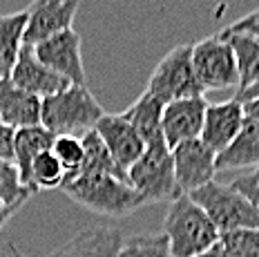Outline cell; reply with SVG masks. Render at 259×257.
<instances>
[{"label":"cell","mask_w":259,"mask_h":257,"mask_svg":"<svg viewBox=\"0 0 259 257\" xmlns=\"http://www.w3.org/2000/svg\"><path fill=\"white\" fill-rule=\"evenodd\" d=\"M42 101L16 88L9 78H0V123L12 130L40 125Z\"/></svg>","instance_id":"9a60e30c"},{"label":"cell","mask_w":259,"mask_h":257,"mask_svg":"<svg viewBox=\"0 0 259 257\" xmlns=\"http://www.w3.org/2000/svg\"><path fill=\"white\" fill-rule=\"evenodd\" d=\"M80 143H83V163H80L76 173H105L121 181H127V175L118 168V163L112 159V154L107 152V148L103 146V141H101L94 130L80 137Z\"/></svg>","instance_id":"7402d4cb"},{"label":"cell","mask_w":259,"mask_h":257,"mask_svg":"<svg viewBox=\"0 0 259 257\" xmlns=\"http://www.w3.org/2000/svg\"><path fill=\"white\" fill-rule=\"evenodd\" d=\"M27 9L16 14H0V78H9L20 50L25 45Z\"/></svg>","instance_id":"44dd1931"},{"label":"cell","mask_w":259,"mask_h":257,"mask_svg":"<svg viewBox=\"0 0 259 257\" xmlns=\"http://www.w3.org/2000/svg\"><path fill=\"white\" fill-rule=\"evenodd\" d=\"M208 101L203 96H192V99L172 101L163 105V116H161V135L170 150L183 141L199 139L203 127V114H206Z\"/></svg>","instance_id":"8fae6325"},{"label":"cell","mask_w":259,"mask_h":257,"mask_svg":"<svg viewBox=\"0 0 259 257\" xmlns=\"http://www.w3.org/2000/svg\"><path fill=\"white\" fill-rule=\"evenodd\" d=\"M161 116H163V103L159 99H154L150 92H143L125 112H121V119L141 137L145 146L156 141V139H163V135H161Z\"/></svg>","instance_id":"d6986e66"},{"label":"cell","mask_w":259,"mask_h":257,"mask_svg":"<svg viewBox=\"0 0 259 257\" xmlns=\"http://www.w3.org/2000/svg\"><path fill=\"white\" fill-rule=\"evenodd\" d=\"M9 253H12V257H27L25 253H20V250L16 248V246H9Z\"/></svg>","instance_id":"e575fe53"},{"label":"cell","mask_w":259,"mask_h":257,"mask_svg":"<svg viewBox=\"0 0 259 257\" xmlns=\"http://www.w3.org/2000/svg\"><path fill=\"white\" fill-rule=\"evenodd\" d=\"M65 170L61 161L54 157L52 150L38 154L31 163V170H29V188H31V195L38 190H54V188H61L63 186V179H65Z\"/></svg>","instance_id":"603a6c76"},{"label":"cell","mask_w":259,"mask_h":257,"mask_svg":"<svg viewBox=\"0 0 259 257\" xmlns=\"http://www.w3.org/2000/svg\"><path fill=\"white\" fill-rule=\"evenodd\" d=\"M9 81H12L16 88L25 90L27 94L38 96L40 101L50 99V96L69 88V81H65L63 76H58L56 72H52L50 67H45L38 58H36L31 45H23L18 58H16L12 74H9Z\"/></svg>","instance_id":"7c38bea8"},{"label":"cell","mask_w":259,"mask_h":257,"mask_svg":"<svg viewBox=\"0 0 259 257\" xmlns=\"http://www.w3.org/2000/svg\"><path fill=\"white\" fill-rule=\"evenodd\" d=\"M170 152L172 165H175V181L181 195H190L197 188L214 181V175H217L214 159H217V154L201 139L183 141L172 148Z\"/></svg>","instance_id":"ba28073f"},{"label":"cell","mask_w":259,"mask_h":257,"mask_svg":"<svg viewBox=\"0 0 259 257\" xmlns=\"http://www.w3.org/2000/svg\"><path fill=\"white\" fill-rule=\"evenodd\" d=\"M192 69L199 85L206 90H226L239 85L235 54L228 40L219 34L192 42Z\"/></svg>","instance_id":"52a82bcc"},{"label":"cell","mask_w":259,"mask_h":257,"mask_svg":"<svg viewBox=\"0 0 259 257\" xmlns=\"http://www.w3.org/2000/svg\"><path fill=\"white\" fill-rule=\"evenodd\" d=\"M188 197L206 212L214 228L219 230V235L239 228L259 230V210L228 184L210 181Z\"/></svg>","instance_id":"5b68a950"},{"label":"cell","mask_w":259,"mask_h":257,"mask_svg":"<svg viewBox=\"0 0 259 257\" xmlns=\"http://www.w3.org/2000/svg\"><path fill=\"white\" fill-rule=\"evenodd\" d=\"M14 208H9V206H5V203L3 201H0V230H3V226H5V224H7L9 222V217H12L14 215Z\"/></svg>","instance_id":"d6a6232c"},{"label":"cell","mask_w":259,"mask_h":257,"mask_svg":"<svg viewBox=\"0 0 259 257\" xmlns=\"http://www.w3.org/2000/svg\"><path fill=\"white\" fill-rule=\"evenodd\" d=\"M257 170H259V165H257Z\"/></svg>","instance_id":"d590c367"},{"label":"cell","mask_w":259,"mask_h":257,"mask_svg":"<svg viewBox=\"0 0 259 257\" xmlns=\"http://www.w3.org/2000/svg\"><path fill=\"white\" fill-rule=\"evenodd\" d=\"M105 112L88 85H69L67 90L42 99L40 125L54 137H83L94 130Z\"/></svg>","instance_id":"3957f363"},{"label":"cell","mask_w":259,"mask_h":257,"mask_svg":"<svg viewBox=\"0 0 259 257\" xmlns=\"http://www.w3.org/2000/svg\"><path fill=\"white\" fill-rule=\"evenodd\" d=\"M161 103L203 96V88L199 85L192 69V45H177L159 61V65L150 74L148 90Z\"/></svg>","instance_id":"8992f818"},{"label":"cell","mask_w":259,"mask_h":257,"mask_svg":"<svg viewBox=\"0 0 259 257\" xmlns=\"http://www.w3.org/2000/svg\"><path fill=\"white\" fill-rule=\"evenodd\" d=\"M29 197H31V192L25 188L16 163L0 159V201L5 206L14 208V210H18Z\"/></svg>","instance_id":"cb8c5ba5"},{"label":"cell","mask_w":259,"mask_h":257,"mask_svg":"<svg viewBox=\"0 0 259 257\" xmlns=\"http://www.w3.org/2000/svg\"><path fill=\"white\" fill-rule=\"evenodd\" d=\"M226 31H230V34H248L259 40V7L252 9L250 14L241 16L239 20H235L230 27H226Z\"/></svg>","instance_id":"f1b7e54d"},{"label":"cell","mask_w":259,"mask_h":257,"mask_svg":"<svg viewBox=\"0 0 259 257\" xmlns=\"http://www.w3.org/2000/svg\"><path fill=\"white\" fill-rule=\"evenodd\" d=\"M123 235L116 228L92 226L74 235L50 257H118Z\"/></svg>","instance_id":"2e32d148"},{"label":"cell","mask_w":259,"mask_h":257,"mask_svg":"<svg viewBox=\"0 0 259 257\" xmlns=\"http://www.w3.org/2000/svg\"><path fill=\"white\" fill-rule=\"evenodd\" d=\"M219 170H246L259 165V123L248 119L244 114V123L237 137L228 143V148L221 150L214 159Z\"/></svg>","instance_id":"e0dca14e"},{"label":"cell","mask_w":259,"mask_h":257,"mask_svg":"<svg viewBox=\"0 0 259 257\" xmlns=\"http://www.w3.org/2000/svg\"><path fill=\"white\" fill-rule=\"evenodd\" d=\"M127 181L143 201H172L181 195L175 181L172 152L163 139L148 143L143 154L127 170Z\"/></svg>","instance_id":"277c9868"},{"label":"cell","mask_w":259,"mask_h":257,"mask_svg":"<svg viewBox=\"0 0 259 257\" xmlns=\"http://www.w3.org/2000/svg\"><path fill=\"white\" fill-rule=\"evenodd\" d=\"M233 99L237 101V103H246V101L259 99V83H257V85H252V88H248V90H244V92L235 94V96H233Z\"/></svg>","instance_id":"1f68e13d"},{"label":"cell","mask_w":259,"mask_h":257,"mask_svg":"<svg viewBox=\"0 0 259 257\" xmlns=\"http://www.w3.org/2000/svg\"><path fill=\"white\" fill-rule=\"evenodd\" d=\"M228 186L230 188H235L241 197H246V199L259 210V170L237 177V179H233Z\"/></svg>","instance_id":"83f0119b"},{"label":"cell","mask_w":259,"mask_h":257,"mask_svg":"<svg viewBox=\"0 0 259 257\" xmlns=\"http://www.w3.org/2000/svg\"><path fill=\"white\" fill-rule=\"evenodd\" d=\"M244 105V114L248 116V119H252L255 123H259V99H252V101H246Z\"/></svg>","instance_id":"4dcf8cb0"},{"label":"cell","mask_w":259,"mask_h":257,"mask_svg":"<svg viewBox=\"0 0 259 257\" xmlns=\"http://www.w3.org/2000/svg\"><path fill=\"white\" fill-rule=\"evenodd\" d=\"M34 54L45 67L69 81V85H88V74L80 54V36L74 29H65L34 45Z\"/></svg>","instance_id":"9c48e42d"},{"label":"cell","mask_w":259,"mask_h":257,"mask_svg":"<svg viewBox=\"0 0 259 257\" xmlns=\"http://www.w3.org/2000/svg\"><path fill=\"white\" fill-rule=\"evenodd\" d=\"M54 137L50 130H45L42 125H34V127H23V130H16L14 135V163L20 173L25 188L31 192L29 188V170L31 163L38 154L52 150L54 146Z\"/></svg>","instance_id":"ac0fdd59"},{"label":"cell","mask_w":259,"mask_h":257,"mask_svg":"<svg viewBox=\"0 0 259 257\" xmlns=\"http://www.w3.org/2000/svg\"><path fill=\"white\" fill-rule=\"evenodd\" d=\"M14 135L16 130L0 123V159L3 161H14Z\"/></svg>","instance_id":"f546056e"},{"label":"cell","mask_w":259,"mask_h":257,"mask_svg":"<svg viewBox=\"0 0 259 257\" xmlns=\"http://www.w3.org/2000/svg\"><path fill=\"white\" fill-rule=\"evenodd\" d=\"M76 9L78 0H34L27 7L25 45L34 47L65 29H72Z\"/></svg>","instance_id":"30bf717a"},{"label":"cell","mask_w":259,"mask_h":257,"mask_svg":"<svg viewBox=\"0 0 259 257\" xmlns=\"http://www.w3.org/2000/svg\"><path fill=\"white\" fill-rule=\"evenodd\" d=\"M197 257H224V253H221V248H219V244H217L214 248H210V250H206V253H201V255H197Z\"/></svg>","instance_id":"836d02e7"},{"label":"cell","mask_w":259,"mask_h":257,"mask_svg":"<svg viewBox=\"0 0 259 257\" xmlns=\"http://www.w3.org/2000/svg\"><path fill=\"white\" fill-rule=\"evenodd\" d=\"M61 190L96 215L125 217L143 206V199L127 181L105 173H74L63 179Z\"/></svg>","instance_id":"6da1fadb"},{"label":"cell","mask_w":259,"mask_h":257,"mask_svg":"<svg viewBox=\"0 0 259 257\" xmlns=\"http://www.w3.org/2000/svg\"><path fill=\"white\" fill-rule=\"evenodd\" d=\"M241 123H244V105L237 103L235 99L224 101V103H208L199 139L214 154H219L237 137V132L241 130Z\"/></svg>","instance_id":"5bb4252c"},{"label":"cell","mask_w":259,"mask_h":257,"mask_svg":"<svg viewBox=\"0 0 259 257\" xmlns=\"http://www.w3.org/2000/svg\"><path fill=\"white\" fill-rule=\"evenodd\" d=\"M224 257H259V230L239 228L219 235Z\"/></svg>","instance_id":"d4e9b609"},{"label":"cell","mask_w":259,"mask_h":257,"mask_svg":"<svg viewBox=\"0 0 259 257\" xmlns=\"http://www.w3.org/2000/svg\"><path fill=\"white\" fill-rule=\"evenodd\" d=\"M221 36L228 40L235 54L237 72H239V85L235 94H239L259 83V40L248 34H230L226 29L221 31Z\"/></svg>","instance_id":"ffe728a7"},{"label":"cell","mask_w":259,"mask_h":257,"mask_svg":"<svg viewBox=\"0 0 259 257\" xmlns=\"http://www.w3.org/2000/svg\"><path fill=\"white\" fill-rule=\"evenodd\" d=\"M163 235L172 257H197L219 244V230L188 195L170 201L163 219Z\"/></svg>","instance_id":"7a4b0ae2"},{"label":"cell","mask_w":259,"mask_h":257,"mask_svg":"<svg viewBox=\"0 0 259 257\" xmlns=\"http://www.w3.org/2000/svg\"><path fill=\"white\" fill-rule=\"evenodd\" d=\"M94 132L103 141L112 159L118 163V168L127 175L130 165L143 154L145 143L141 141V137L121 119V114H103L94 125Z\"/></svg>","instance_id":"4fadbf2b"},{"label":"cell","mask_w":259,"mask_h":257,"mask_svg":"<svg viewBox=\"0 0 259 257\" xmlns=\"http://www.w3.org/2000/svg\"><path fill=\"white\" fill-rule=\"evenodd\" d=\"M52 152H54V157L61 161L63 170L67 175L76 173L80 168V163H83V143H80L78 137H56L54 139Z\"/></svg>","instance_id":"4316f807"},{"label":"cell","mask_w":259,"mask_h":257,"mask_svg":"<svg viewBox=\"0 0 259 257\" xmlns=\"http://www.w3.org/2000/svg\"><path fill=\"white\" fill-rule=\"evenodd\" d=\"M118 257H172L165 235H134L123 239Z\"/></svg>","instance_id":"484cf974"}]
</instances>
